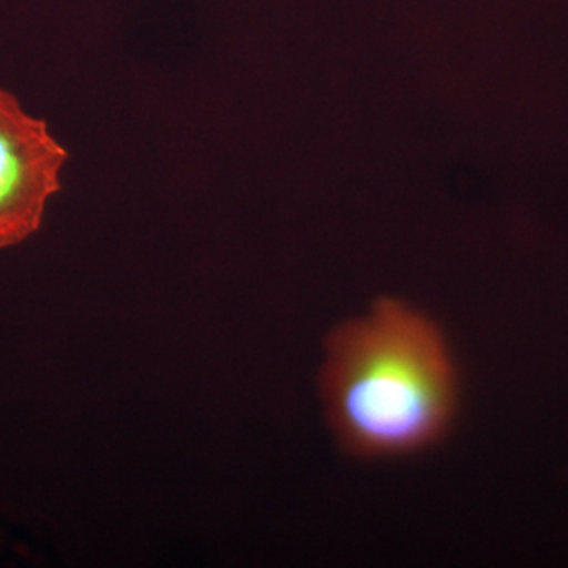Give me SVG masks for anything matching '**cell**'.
<instances>
[{
    "instance_id": "6da1fadb",
    "label": "cell",
    "mask_w": 568,
    "mask_h": 568,
    "mask_svg": "<svg viewBox=\"0 0 568 568\" xmlns=\"http://www.w3.org/2000/svg\"><path fill=\"white\" fill-rule=\"evenodd\" d=\"M332 426L365 457L417 450L454 416L457 376L439 328L384 301L332 334L323 369Z\"/></svg>"
},
{
    "instance_id": "7a4b0ae2",
    "label": "cell",
    "mask_w": 568,
    "mask_h": 568,
    "mask_svg": "<svg viewBox=\"0 0 568 568\" xmlns=\"http://www.w3.org/2000/svg\"><path fill=\"white\" fill-rule=\"evenodd\" d=\"M69 152L44 119L0 88V250L39 233L52 197L62 190Z\"/></svg>"
}]
</instances>
